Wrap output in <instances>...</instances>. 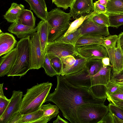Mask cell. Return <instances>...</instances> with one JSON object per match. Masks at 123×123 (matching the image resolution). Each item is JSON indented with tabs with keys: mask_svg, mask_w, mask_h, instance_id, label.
Listing matches in <instances>:
<instances>
[{
	"mask_svg": "<svg viewBox=\"0 0 123 123\" xmlns=\"http://www.w3.org/2000/svg\"><path fill=\"white\" fill-rule=\"evenodd\" d=\"M56 76V87L53 92L49 94L44 103L50 101L55 104L63 117L71 123H80L77 112L81 105L87 104H104L106 98L97 97L90 88L75 86L62 75Z\"/></svg>",
	"mask_w": 123,
	"mask_h": 123,
	"instance_id": "cell-1",
	"label": "cell"
},
{
	"mask_svg": "<svg viewBox=\"0 0 123 123\" xmlns=\"http://www.w3.org/2000/svg\"><path fill=\"white\" fill-rule=\"evenodd\" d=\"M52 85L48 82L37 83L28 89L22 99L19 110L21 114H28L40 109L49 93Z\"/></svg>",
	"mask_w": 123,
	"mask_h": 123,
	"instance_id": "cell-2",
	"label": "cell"
},
{
	"mask_svg": "<svg viewBox=\"0 0 123 123\" xmlns=\"http://www.w3.org/2000/svg\"><path fill=\"white\" fill-rule=\"evenodd\" d=\"M72 17L59 7L52 9L47 13L46 20L51 27L48 37V44L56 41L63 37L69 28Z\"/></svg>",
	"mask_w": 123,
	"mask_h": 123,
	"instance_id": "cell-3",
	"label": "cell"
},
{
	"mask_svg": "<svg viewBox=\"0 0 123 123\" xmlns=\"http://www.w3.org/2000/svg\"><path fill=\"white\" fill-rule=\"evenodd\" d=\"M30 39L29 36L20 39L17 42L16 61L13 66L6 74L8 76H19L21 78L30 69Z\"/></svg>",
	"mask_w": 123,
	"mask_h": 123,
	"instance_id": "cell-4",
	"label": "cell"
},
{
	"mask_svg": "<svg viewBox=\"0 0 123 123\" xmlns=\"http://www.w3.org/2000/svg\"><path fill=\"white\" fill-rule=\"evenodd\" d=\"M109 111L104 104H87L79 107L77 115L80 123H98Z\"/></svg>",
	"mask_w": 123,
	"mask_h": 123,
	"instance_id": "cell-5",
	"label": "cell"
},
{
	"mask_svg": "<svg viewBox=\"0 0 123 123\" xmlns=\"http://www.w3.org/2000/svg\"><path fill=\"white\" fill-rule=\"evenodd\" d=\"M77 54L87 60L92 58L102 59L108 57L105 47L101 44L75 46Z\"/></svg>",
	"mask_w": 123,
	"mask_h": 123,
	"instance_id": "cell-6",
	"label": "cell"
},
{
	"mask_svg": "<svg viewBox=\"0 0 123 123\" xmlns=\"http://www.w3.org/2000/svg\"><path fill=\"white\" fill-rule=\"evenodd\" d=\"M30 69H38L42 68L44 56L42 53L40 39L37 32L30 36Z\"/></svg>",
	"mask_w": 123,
	"mask_h": 123,
	"instance_id": "cell-7",
	"label": "cell"
},
{
	"mask_svg": "<svg viewBox=\"0 0 123 123\" xmlns=\"http://www.w3.org/2000/svg\"><path fill=\"white\" fill-rule=\"evenodd\" d=\"M75 46L65 43L55 42L48 43L46 47L45 53L48 55L57 56L61 57L77 53Z\"/></svg>",
	"mask_w": 123,
	"mask_h": 123,
	"instance_id": "cell-8",
	"label": "cell"
},
{
	"mask_svg": "<svg viewBox=\"0 0 123 123\" xmlns=\"http://www.w3.org/2000/svg\"><path fill=\"white\" fill-rule=\"evenodd\" d=\"M93 0H74L69 13L74 19L91 14L94 11Z\"/></svg>",
	"mask_w": 123,
	"mask_h": 123,
	"instance_id": "cell-9",
	"label": "cell"
},
{
	"mask_svg": "<svg viewBox=\"0 0 123 123\" xmlns=\"http://www.w3.org/2000/svg\"><path fill=\"white\" fill-rule=\"evenodd\" d=\"M23 96V92L20 90L12 91L10 102L4 112L0 116V123H7L14 113L19 111Z\"/></svg>",
	"mask_w": 123,
	"mask_h": 123,
	"instance_id": "cell-10",
	"label": "cell"
},
{
	"mask_svg": "<svg viewBox=\"0 0 123 123\" xmlns=\"http://www.w3.org/2000/svg\"><path fill=\"white\" fill-rule=\"evenodd\" d=\"M62 76L75 86L88 88L91 86V76L85 68L76 73Z\"/></svg>",
	"mask_w": 123,
	"mask_h": 123,
	"instance_id": "cell-11",
	"label": "cell"
},
{
	"mask_svg": "<svg viewBox=\"0 0 123 123\" xmlns=\"http://www.w3.org/2000/svg\"><path fill=\"white\" fill-rule=\"evenodd\" d=\"M90 17L85 20L78 29L82 35L87 34H94L105 37L109 35L108 27L96 24Z\"/></svg>",
	"mask_w": 123,
	"mask_h": 123,
	"instance_id": "cell-12",
	"label": "cell"
},
{
	"mask_svg": "<svg viewBox=\"0 0 123 123\" xmlns=\"http://www.w3.org/2000/svg\"><path fill=\"white\" fill-rule=\"evenodd\" d=\"M112 66L113 74H118L123 70V52L120 47L105 48Z\"/></svg>",
	"mask_w": 123,
	"mask_h": 123,
	"instance_id": "cell-13",
	"label": "cell"
},
{
	"mask_svg": "<svg viewBox=\"0 0 123 123\" xmlns=\"http://www.w3.org/2000/svg\"><path fill=\"white\" fill-rule=\"evenodd\" d=\"M8 31L16 35L20 39L30 36L37 31V27L35 28L25 25L22 24L18 20L12 23L8 28Z\"/></svg>",
	"mask_w": 123,
	"mask_h": 123,
	"instance_id": "cell-14",
	"label": "cell"
},
{
	"mask_svg": "<svg viewBox=\"0 0 123 123\" xmlns=\"http://www.w3.org/2000/svg\"><path fill=\"white\" fill-rule=\"evenodd\" d=\"M37 32L39 36L42 55L44 56L46 49L48 44V41L49 33L51 27L47 20H42L37 26Z\"/></svg>",
	"mask_w": 123,
	"mask_h": 123,
	"instance_id": "cell-15",
	"label": "cell"
},
{
	"mask_svg": "<svg viewBox=\"0 0 123 123\" xmlns=\"http://www.w3.org/2000/svg\"><path fill=\"white\" fill-rule=\"evenodd\" d=\"M16 47L0 58V77L4 76L9 72L15 63L17 55Z\"/></svg>",
	"mask_w": 123,
	"mask_h": 123,
	"instance_id": "cell-16",
	"label": "cell"
},
{
	"mask_svg": "<svg viewBox=\"0 0 123 123\" xmlns=\"http://www.w3.org/2000/svg\"><path fill=\"white\" fill-rule=\"evenodd\" d=\"M112 67L103 66L96 74L91 76V86L98 85L105 86L110 81Z\"/></svg>",
	"mask_w": 123,
	"mask_h": 123,
	"instance_id": "cell-17",
	"label": "cell"
},
{
	"mask_svg": "<svg viewBox=\"0 0 123 123\" xmlns=\"http://www.w3.org/2000/svg\"><path fill=\"white\" fill-rule=\"evenodd\" d=\"M0 56L7 53L15 48L17 42L11 34L3 33L0 30Z\"/></svg>",
	"mask_w": 123,
	"mask_h": 123,
	"instance_id": "cell-18",
	"label": "cell"
},
{
	"mask_svg": "<svg viewBox=\"0 0 123 123\" xmlns=\"http://www.w3.org/2000/svg\"><path fill=\"white\" fill-rule=\"evenodd\" d=\"M40 109L43 111V116L33 123H46L53 118L55 117L59 113L58 107L56 105H52L50 103L43 104Z\"/></svg>",
	"mask_w": 123,
	"mask_h": 123,
	"instance_id": "cell-19",
	"label": "cell"
},
{
	"mask_svg": "<svg viewBox=\"0 0 123 123\" xmlns=\"http://www.w3.org/2000/svg\"><path fill=\"white\" fill-rule=\"evenodd\" d=\"M29 5L31 9L37 17L42 20H46L48 12L45 0H24Z\"/></svg>",
	"mask_w": 123,
	"mask_h": 123,
	"instance_id": "cell-20",
	"label": "cell"
},
{
	"mask_svg": "<svg viewBox=\"0 0 123 123\" xmlns=\"http://www.w3.org/2000/svg\"><path fill=\"white\" fill-rule=\"evenodd\" d=\"M25 9L23 5L13 2L4 15V18L8 22H14L18 20L21 13Z\"/></svg>",
	"mask_w": 123,
	"mask_h": 123,
	"instance_id": "cell-21",
	"label": "cell"
},
{
	"mask_svg": "<svg viewBox=\"0 0 123 123\" xmlns=\"http://www.w3.org/2000/svg\"><path fill=\"white\" fill-rule=\"evenodd\" d=\"M73 56L76 59L75 62L71 66L64 68L61 75L63 76L75 73L85 68L87 59L82 58L77 53Z\"/></svg>",
	"mask_w": 123,
	"mask_h": 123,
	"instance_id": "cell-22",
	"label": "cell"
},
{
	"mask_svg": "<svg viewBox=\"0 0 123 123\" xmlns=\"http://www.w3.org/2000/svg\"><path fill=\"white\" fill-rule=\"evenodd\" d=\"M105 37L92 34H87L83 35L78 39L75 46L101 44Z\"/></svg>",
	"mask_w": 123,
	"mask_h": 123,
	"instance_id": "cell-23",
	"label": "cell"
},
{
	"mask_svg": "<svg viewBox=\"0 0 123 123\" xmlns=\"http://www.w3.org/2000/svg\"><path fill=\"white\" fill-rule=\"evenodd\" d=\"M18 20L22 24L35 28L36 18L30 10L25 9L21 13Z\"/></svg>",
	"mask_w": 123,
	"mask_h": 123,
	"instance_id": "cell-24",
	"label": "cell"
},
{
	"mask_svg": "<svg viewBox=\"0 0 123 123\" xmlns=\"http://www.w3.org/2000/svg\"><path fill=\"white\" fill-rule=\"evenodd\" d=\"M103 66L102 59L92 58L87 60L85 68L90 76L98 73Z\"/></svg>",
	"mask_w": 123,
	"mask_h": 123,
	"instance_id": "cell-25",
	"label": "cell"
},
{
	"mask_svg": "<svg viewBox=\"0 0 123 123\" xmlns=\"http://www.w3.org/2000/svg\"><path fill=\"white\" fill-rule=\"evenodd\" d=\"M106 7V13L123 12V0H108Z\"/></svg>",
	"mask_w": 123,
	"mask_h": 123,
	"instance_id": "cell-26",
	"label": "cell"
},
{
	"mask_svg": "<svg viewBox=\"0 0 123 123\" xmlns=\"http://www.w3.org/2000/svg\"><path fill=\"white\" fill-rule=\"evenodd\" d=\"M96 13L94 11L91 14L89 15L85 16H81L76 19L70 24L69 28L63 37L76 31L85 20L92 16Z\"/></svg>",
	"mask_w": 123,
	"mask_h": 123,
	"instance_id": "cell-27",
	"label": "cell"
},
{
	"mask_svg": "<svg viewBox=\"0 0 123 123\" xmlns=\"http://www.w3.org/2000/svg\"><path fill=\"white\" fill-rule=\"evenodd\" d=\"M43 114V111L40 109L30 113L22 115L19 123H32L42 117Z\"/></svg>",
	"mask_w": 123,
	"mask_h": 123,
	"instance_id": "cell-28",
	"label": "cell"
},
{
	"mask_svg": "<svg viewBox=\"0 0 123 123\" xmlns=\"http://www.w3.org/2000/svg\"><path fill=\"white\" fill-rule=\"evenodd\" d=\"M82 36L79 30L63 37L55 42L65 43L72 44L75 46L78 39Z\"/></svg>",
	"mask_w": 123,
	"mask_h": 123,
	"instance_id": "cell-29",
	"label": "cell"
},
{
	"mask_svg": "<svg viewBox=\"0 0 123 123\" xmlns=\"http://www.w3.org/2000/svg\"><path fill=\"white\" fill-rule=\"evenodd\" d=\"M107 13L109 16L110 26L118 28L123 25V12Z\"/></svg>",
	"mask_w": 123,
	"mask_h": 123,
	"instance_id": "cell-30",
	"label": "cell"
},
{
	"mask_svg": "<svg viewBox=\"0 0 123 123\" xmlns=\"http://www.w3.org/2000/svg\"><path fill=\"white\" fill-rule=\"evenodd\" d=\"M90 18L97 24L108 27L110 26L109 16L106 13H96Z\"/></svg>",
	"mask_w": 123,
	"mask_h": 123,
	"instance_id": "cell-31",
	"label": "cell"
},
{
	"mask_svg": "<svg viewBox=\"0 0 123 123\" xmlns=\"http://www.w3.org/2000/svg\"><path fill=\"white\" fill-rule=\"evenodd\" d=\"M48 56L50 60L51 65L57 75H61L63 69V63L61 59L57 56Z\"/></svg>",
	"mask_w": 123,
	"mask_h": 123,
	"instance_id": "cell-32",
	"label": "cell"
},
{
	"mask_svg": "<svg viewBox=\"0 0 123 123\" xmlns=\"http://www.w3.org/2000/svg\"><path fill=\"white\" fill-rule=\"evenodd\" d=\"M42 68L44 69L47 75L52 77L57 75L55 71L53 68L48 55L45 53L42 64Z\"/></svg>",
	"mask_w": 123,
	"mask_h": 123,
	"instance_id": "cell-33",
	"label": "cell"
},
{
	"mask_svg": "<svg viewBox=\"0 0 123 123\" xmlns=\"http://www.w3.org/2000/svg\"><path fill=\"white\" fill-rule=\"evenodd\" d=\"M118 83L119 86L117 90L113 93L107 96V98L110 102L123 101V85Z\"/></svg>",
	"mask_w": 123,
	"mask_h": 123,
	"instance_id": "cell-34",
	"label": "cell"
},
{
	"mask_svg": "<svg viewBox=\"0 0 123 123\" xmlns=\"http://www.w3.org/2000/svg\"><path fill=\"white\" fill-rule=\"evenodd\" d=\"M3 85V83L0 84V116L4 112L10 101L4 94Z\"/></svg>",
	"mask_w": 123,
	"mask_h": 123,
	"instance_id": "cell-35",
	"label": "cell"
},
{
	"mask_svg": "<svg viewBox=\"0 0 123 123\" xmlns=\"http://www.w3.org/2000/svg\"><path fill=\"white\" fill-rule=\"evenodd\" d=\"M118 39V36L116 35H109L103 39L102 44L105 48H112L116 46Z\"/></svg>",
	"mask_w": 123,
	"mask_h": 123,
	"instance_id": "cell-36",
	"label": "cell"
},
{
	"mask_svg": "<svg viewBox=\"0 0 123 123\" xmlns=\"http://www.w3.org/2000/svg\"><path fill=\"white\" fill-rule=\"evenodd\" d=\"M109 111L112 114L123 120V108L118 106L111 102L108 105Z\"/></svg>",
	"mask_w": 123,
	"mask_h": 123,
	"instance_id": "cell-37",
	"label": "cell"
},
{
	"mask_svg": "<svg viewBox=\"0 0 123 123\" xmlns=\"http://www.w3.org/2000/svg\"><path fill=\"white\" fill-rule=\"evenodd\" d=\"M61 58L63 63V69L73 66L76 60L75 57L71 55L62 57Z\"/></svg>",
	"mask_w": 123,
	"mask_h": 123,
	"instance_id": "cell-38",
	"label": "cell"
},
{
	"mask_svg": "<svg viewBox=\"0 0 123 123\" xmlns=\"http://www.w3.org/2000/svg\"><path fill=\"white\" fill-rule=\"evenodd\" d=\"M118 84L110 80L109 82L105 86L106 88V94L107 96L115 92L119 87Z\"/></svg>",
	"mask_w": 123,
	"mask_h": 123,
	"instance_id": "cell-39",
	"label": "cell"
},
{
	"mask_svg": "<svg viewBox=\"0 0 123 123\" xmlns=\"http://www.w3.org/2000/svg\"><path fill=\"white\" fill-rule=\"evenodd\" d=\"M74 0H56L54 3L58 7L62 8L65 10L70 7Z\"/></svg>",
	"mask_w": 123,
	"mask_h": 123,
	"instance_id": "cell-40",
	"label": "cell"
},
{
	"mask_svg": "<svg viewBox=\"0 0 123 123\" xmlns=\"http://www.w3.org/2000/svg\"><path fill=\"white\" fill-rule=\"evenodd\" d=\"M22 116L20 111H17L12 115L7 123H19Z\"/></svg>",
	"mask_w": 123,
	"mask_h": 123,
	"instance_id": "cell-41",
	"label": "cell"
},
{
	"mask_svg": "<svg viewBox=\"0 0 123 123\" xmlns=\"http://www.w3.org/2000/svg\"><path fill=\"white\" fill-rule=\"evenodd\" d=\"M94 11L98 13H106V9L105 6L101 4L96 1L93 3Z\"/></svg>",
	"mask_w": 123,
	"mask_h": 123,
	"instance_id": "cell-42",
	"label": "cell"
},
{
	"mask_svg": "<svg viewBox=\"0 0 123 123\" xmlns=\"http://www.w3.org/2000/svg\"><path fill=\"white\" fill-rule=\"evenodd\" d=\"M111 80L123 85V70L118 74H113Z\"/></svg>",
	"mask_w": 123,
	"mask_h": 123,
	"instance_id": "cell-43",
	"label": "cell"
},
{
	"mask_svg": "<svg viewBox=\"0 0 123 123\" xmlns=\"http://www.w3.org/2000/svg\"><path fill=\"white\" fill-rule=\"evenodd\" d=\"M115 123L114 117L109 111L104 117L98 123Z\"/></svg>",
	"mask_w": 123,
	"mask_h": 123,
	"instance_id": "cell-44",
	"label": "cell"
},
{
	"mask_svg": "<svg viewBox=\"0 0 123 123\" xmlns=\"http://www.w3.org/2000/svg\"><path fill=\"white\" fill-rule=\"evenodd\" d=\"M117 43V47H121L123 45V32L119 35Z\"/></svg>",
	"mask_w": 123,
	"mask_h": 123,
	"instance_id": "cell-45",
	"label": "cell"
},
{
	"mask_svg": "<svg viewBox=\"0 0 123 123\" xmlns=\"http://www.w3.org/2000/svg\"><path fill=\"white\" fill-rule=\"evenodd\" d=\"M102 61L103 66H109L112 67V65L110 64V60L109 57H107L103 58L102 59Z\"/></svg>",
	"mask_w": 123,
	"mask_h": 123,
	"instance_id": "cell-46",
	"label": "cell"
},
{
	"mask_svg": "<svg viewBox=\"0 0 123 123\" xmlns=\"http://www.w3.org/2000/svg\"><path fill=\"white\" fill-rule=\"evenodd\" d=\"M53 123H68V121L61 118L59 115H57L56 119L53 122Z\"/></svg>",
	"mask_w": 123,
	"mask_h": 123,
	"instance_id": "cell-47",
	"label": "cell"
},
{
	"mask_svg": "<svg viewBox=\"0 0 123 123\" xmlns=\"http://www.w3.org/2000/svg\"><path fill=\"white\" fill-rule=\"evenodd\" d=\"M111 102L115 105L123 108V101L118 102Z\"/></svg>",
	"mask_w": 123,
	"mask_h": 123,
	"instance_id": "cell-48",
	"label": "cell"
},
{
	"mask_svg": "<svg viewBox=\"0 0 123 123\" xmlns=\"http://www.w3.org/2000/svg\"><path fill=\"white\" fill-rule=\"evenodd\" d=\"M114 117L115 123H123V120L119 119L114 115H112Z\"/></svg>",
	"mask_w": 123,
	"mask_h": 123,
	"instance_id": "cell-49",
	"label": "cell"
},
{
	"mask_svg": "<svg viewBox=\"0 0 123 123\" xmlns=\"http://www.w3.org/2000/svg\"><path fill=\"white\" fill-rule=\"evenodd\" d=\"M108 0H98L97 1L99 3L106 7Z\"/></svg>",
	"mask_w": 123,
	"mask_h": 123,
	"instance_id": "cell-50",
	"label": "cell"
},
{
	"mask_svg": "<svg viewBox=\"0 0 123 123\" xmlns=\"http://www.w3.org/2000/svg\"><path fill=\"white\" fill-rule=\"evenodd\" d=\"M120 48H121L122 51L123 52V45L122 46V47H121Z\"/></svg>",
	"mask_w": 123,
	"mask_h": 123,
	"instance_id": "cell-51",
	"label": "cell"
},
{
	"mask_svg": "<svg viewBox=\"0 0 123 123\" xmlns=\"http://www.w3.org/2000/svg\"><path fill=\"white\" fill-rule=\"evenodd\" d=\"M56 0H54V2Z\"/></svg>",
	"mask_w": 123,
	"mask_h": 123,
	"instance_id": "cell-52",
	"label": "cell"
}]
</instances>
